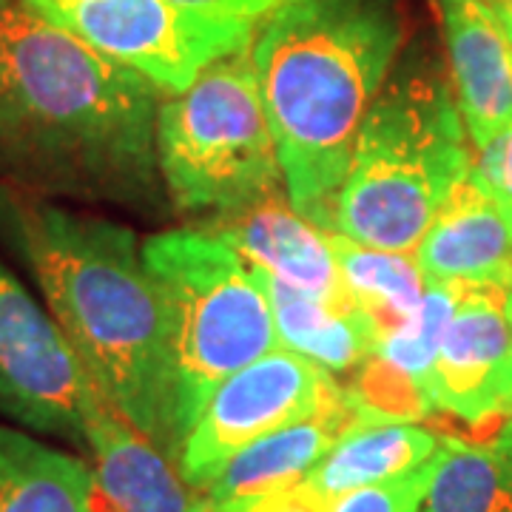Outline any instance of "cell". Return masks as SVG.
<instances>
[{"label":"cell","mask_w":512,"mask_h":512,"mask_svg":"<svg viewBox=\"0 0 512 512\" xmlns=\"http://www.w3.org/2000/svg\"><path fill=\"white\" fill-rule=\"evenodd\" d=\"M163 89L23 0H0V185L151 211Z\"/></svg>","instance_id":"cell-1"},{"label":"cell","mask_w":512,"mask_h":512,"mask_svg":"<svg viewBox=\"0 0 512 512\" xmlns=\"http://www.w3.org/2000/svg\"><path fill=\"white\" fill-rule=\"evenodd\" d=\"M0 237L29 268L100 396L177 461L168 333L137 234L0 185Z\"/></svg>","instance_id":"cell-2"},{"label":"cell","mask_w":512,"mask_h":512,"mask_svg":"<svg viewBox=\"0 0 512 512\" xmlns=\"http://www.w3.org/2000/svg\"><path fill=\"white\" fill-rule=\"evenodd\" d=\"M407 29L404 0H288L248 43L288 202L328 234L359 128Z\"/></svg>","instance_id":"cell-3"},{"label":"cell","mask_w":512,"mask_h":512,"mask_svg":"<svg viewBox=\"0 0 512 512\" xmlns=\"http://www.w3.org/2000/svg\"><path fill=\"white\" fill-rule=\"evenodd\" d=\"M473 163L470 134L439 66L430 57L399 60L359 128L330 234L413 254Z\"/></svg>","instance_id":"cell-4"},{"label":"cell","mask_w":512,"mask_h":512,"mask_svg":"<svg viewBox=\"0 0 512 512\" xmlns=\"http://www.w3.org/2000/svg\"><path fill=\"white\" fill-rule=\"evenodd\" d=\"M143 262L163 305L180 456L208 396L282 345L254 268L208 228H171L148 237Z\"/></svg>","instance_id":"cell-5"},{"label":"cell","mask_w":512,"mask_h":512,"mask_svg":"<svg viewBox=\"0 0 512 512\" xmlns=\"http://www.w3.org/2000/svg\"><path fill=\"white\" fill-rule=\"evenodd\" d=\"M157 157L165 191L183 211L228 214L279 194L285 180L248 46L165 97Z\"/></svg>","instance_id":"cell-6"},{"label":"cell","mask_w":512,"mask_h":512,"mask_svg":"<svg viewBox=\"0 0 512 512\" xmlns=\"http://www.w3.org/2000/svg\"><path fill=\"white\" fill-rule=\"evenodd\" d=\"M94 52L148 77L165 94L188 89L217 57L251 43V23L205 18L168 0H23Z\"/></svg>","instance_id":"cell-7"},{"label":"cell","mask_w":512,"mask_h":512,"mask_svg":"<svg viewBox=\"0 0 512 512\" xmlns=\"http://www.w3.org/2000/svg\"><path fill=\"white\" fill-rule=\"evenodd\" d=\"M345 399L325 367L279 348L237 370L208 396L183 439L177 467L188 487H208L242 447Z\"/></svg>","instance_id":"cell-8"},{"label":"cell","mask_w":512,"mask_h":512,"mask_svg":"<svg viewBox=\"0 0 512 512\" xmlns=\"http://www.w3.org/2000/svg\"><path fill=\"white\" fill-rule=\"evenodd\" d=\"M97 387L29 288L0 259V416L86 444Z\"/></svg>","instance_id":"cell-9"},{"label":"cell","mask_w":512,"mask_h":512,"mask_svg":"<svg viewBox=\"0 0 512 512\" xmlns=\"http://www.w3.org/2000/svg\"><path fill=\"white\" fill-rule=\"evenodd\" d=\"M427 396L470 427H498L512 416V328L504 285H461L441 336Z\"/></svg>","instance_id":"cell-10"},{"label":"cell","mask_w":512,"mask_h":512,"mask_svg":"<svg viewBox=\"0 0 512 512\" xmlns=\"http://www.w3.org/2000/svg\"><path fill=\"white\" fill-rule=\"evenodd\" d=\"M458 111L476 151L512 123V46L495 0H439Z\"/></svg>","instance_id":"cell-11"},{"label":"cell","mask_w":512,"mask_h":512,"mask_svg":"<svg viewBox=\"0 0 512 512\" xmlns=\"http://www.w3.org/2000/svg\"><path fill=\"white\" fill-rule=\"evenodd\" d=\"M413 256L424 282L504 285L512 271V202L473 168L450 191Z\"/></svg>","instance_id":"cell-12"},{"label":"cell","mask_w":512,"mask_h":512,"mask_svg":"<svg viewBox=\"0 0 512 512\" xmlns=\"http://www.w3.org/2000/svg\"><path fill=\"white\" fill-rule=\"evenodd\" d=\"M208 231L228 242L245 262L268 271L285 285L322 296L348 299L336 251L325 228L305 220L288 197L271 194L239 211L217 214Z\"/></svg>","instance_id":"cell-13"},{"label":"cell","mask_w":512,"mask_h":512,"mask_svg":"<svg viewBox=\"0 0 512 512\" xmlns=\"http://www.w3.org/2000/svg\"><path fill=\"white\" fill-rule=\"evenodd\" d=\"M350 424H356V413L342 399L242 447L205 487V507L208 512H251L259 501L305 481Z\"/></svg>","instance_id":"cell-14"},{"label":"cell","mask_w":512,"mask_h":512,"mask_svg":"<svg viewBox=\"0 0 512 512\" xmlns=\"http://www.w3.org/2000/svg\"><path fill=\"white\" fill-rule=\"evenodd\" d=\"M86 447L92 450L97 493L111 512H208L205 498H194L168 456L134 430L100 393L86 421Z\"/></svg>","instance_id":"cell-15"},{"label":"cell","mask_w":512,"mask_h":512,"mask_svg":"<svg viewBox=\"0 0 512 512\" xmlns=\"http://www.w3.org/2000/svg\"><path fill=\"white\" fill-rule=\"evenodd\" d=\"M251 268L268 296L282 348L325 367L330 376L353 373L376 356L382 328L353 296L322 299L285 285L256 265Z\"/></svg>","instance_id":"cell-16"},{"label":"cell","mask_w":512,"mask_h":512,"mask_svg":"<svg viewBox=\"0 0 512 512\" xmlns=\"http://www.w3.org/2000/svg\"><path fill=\"white\" fill-rule=\"evenodd\" d=\"M0 512H97L94 467L0 424Z\"/></svg>","instance_id":"cell-17"},{"label":"cell","mask_w":512,"mask_h":512,"mask_svg":"<svg viewBox=\"0 0 512 512\" xmlns=\"http://www.w3.org/2000/svg\"><path fill=\"white\" fill-rule=\"evenodd\" d=\"M441 439L416 421H356L305 476L328 498L399 478L436 456Z\"/></svg>","instance_id":"cell-18"},{"label":"cell","mask_w":512,"mask_h":512,"mask_svg":"<svg viewBox=\"0 0 512 512\" xmlns=\"http://www.w3.org/2000/svg\"><path fill=\"white\" fill-rule=\"evenodd\" d=\"M421 512H512V458L495 444L441 439Z\"/></svg>","instance_id":"cell-19"},{"label":"cell","mask_w":512,"mask_h":512,"mask_svg":"<svg viewBox=\"0 0 512 512\" xmlns=\"http://www.w3.org/2000/svg\"><path fill=\"white\" fill-rule=\"evenodd\" d=\"M330 242L345 288L379 322L382 336L404 325L419 311L427 285L416 265V256L367 248L342 234H330Z\"/></svg>","instance_id":"cell-20"},{"label":"cell","mask_w":512,"mask_h":512,"mask_svg":"<svg viewBox=\"0 0 512 512\" xmlns=\"http://www.w3.org/2000/svg\"><path fill=\"white\" fill-rule=\"evenodd\" d=\"M424 285L427 288L421 296L419 311L413 313L404 325L384 333L379 339V348H376V359H382L384 365L393 373H399L404 382L419 387L424 399L430 402V396H427L430 370L436 362L444 328L458 308L461 285H453V282H424Z\"/></svg>","instance_id":"cell-21"},{"label":"cell","mask_w":512,"mask_h":512,"mask_svg":"<svg viewBox=\"0 0 512 512\" xmlns=\"http://www.w3.org/2000/svg\"><path fill=\"white\" fill-rule=\"evenodd\" d=\"M430 470H433V458L399 478L350 490L333 498L330 512H421Z\"/></svg>","instance_id":"cell-22"},{"label":"cell","mask_w":512,"mask_h":512,"mask_svg":"<svg viewBox=\"0 0 512 512\" xmlns=\"http://www.w3.org/2000/svg\"><path fill=\"white\" fill-rule=\"evenodd\" d=\"M168 3L180 6L185 12H194V15H205V18L237 20V23L256 26L259 20L268 18L288 0H168Z\"/></svg>","instance_id":"cell-23"},{"label":"cell","mask_w":512,"mask_h":512,"mask_svg":"<svg viewBox=\"0 0 512 512\" xmlns=\"http://www.w3.org/2000/svg\"><path fill=\"white\" fill-rule=\"evenodd\" d=\"M478 177L493 188L498 197L512 202V123L487 148L478 151L473 163Z\"/></svg>","instance_id":"cell-24"},{"label":"cell","mask_w":512,"mask_h":512,"mask_svg":"<svg viewBox=\"0 0 512 512\" xmlns=\"http://www.w3.org/2000/svg\"><path fill=\"white\" fill-rule=\"evenodd\" d=\"M330 507H333V498L313 490L308 481H299L288 490L259 501L251 512H330Z\"/></svg>","instance_id":"cell-25"},{"label":"cell","mask_w":512,"mask_h":512,"mask_svg":"<svg viewBox=\"0 0 512 512\" xmlns=\"http://www.w3.org/2000/svg\"><path fill=\"white\" fill-rule=\"evenodd\" d=\"M493 444L501 453H507L512 458V416L498 427V433L493 436Z\"/></svg>","instance_id":"cell-26"},{"label":"cell","mask_w":512,"mask_h":512,"mask_svg":"<svg viewBox=\"0 0 512 512\" xmlns=\"http://www.w3.org/2000/svg\"><path fill=\"white\" fill-rule=\"evenodd\" d=\"M495 3H498V12H501V20H504V29H507L512 46V0H495Z\"/></svg>","instance_id":"cell-27"},{"label":"cell","mask_w":512,"mask_h":512,"mask_svg":"<svg viewBox=\"0 0 512 512\" xmlns=\"http://www.w3.org/2000/svg\"><path fill=\"white\" fill-rule=\"evenodd\" d=\"M504 313H507V319H510V328H512V271L507 276V282H504Z\"/></svg>","instance_id":"cell-28"}]
</instances>
